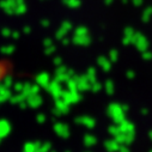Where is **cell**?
I'll use <instances>...</instances> for the list:
<instances>
[]
</instances>
